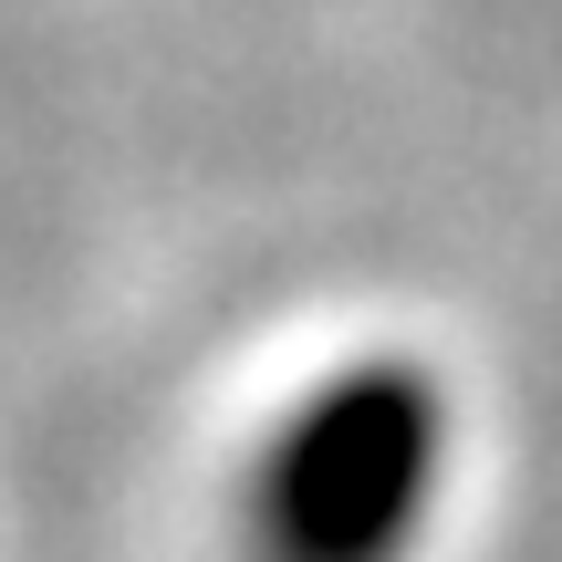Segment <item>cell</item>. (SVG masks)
Here are the masks:
<instances>
[{
  "label": "cell",
  "instance_id": "6da1fadb",
  "mask_svg": "<svg viewBox=\"0 0 562 562\" xmlns=\"http://www.w3.org/2000/svg\"><path fill=\"white\" fill-rule=\"evenodd\" d=\"M448 385L406 355L313 375L240 469V562H417L438 531Z\"/></svg>",
  "mask_w": 562,
  "mask_h": 562
}]
</instances>
